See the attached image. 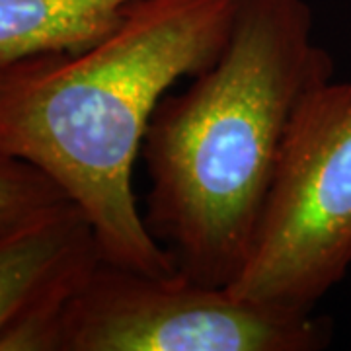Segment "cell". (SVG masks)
Returning a JSON list of instances; mask_svg holds the SVG:
<instances>
[{"mask_svg": "<svg viewBox=\"0 0 351 351\" xmlns=\"http://www.w3.org/2000/svg\"><path fill=\"white\" fill-rule=\"evenodd\" d=\"M133 0H0V63L96 43Z\"/></svg>", "mask_w": 351, "mask_h": 351, "instance_id": "6", "label": "cell"}, {"mask_svg": "<svg viewBox=\"0 0 351 351\" xmlns=\"http://www.w3.org/2000/svg\"><path fill=\"white\" fill-rule=\"evenodd\" d=\"M64 199L57 184L38 168L0 154V228L24 223Z\"/></svg>", "mask_w": 351, "mask_h": 351, "instance_id": "7", "label": "cell"}, {"mask_svg": "<svg viewBox=\"0 0 351 351\" xmlns=\"http://www.w3.org/2000/svg\"><path fill=\"white\" fill-rule=\"evenodd\" d=\"M101 258L84 213L64 199L0 228V338Z\"/></svg>", "mask_w": 351, "mask_h": 351, "instance_id": "5", "label": "cell"}, {"mask_svg": "<svg viewBox=\"0 0 351 351\" xmlns=\"http://www.w3.org/2000/svg\"><path fill=\"white\" fill-rule=\"evenodd\" d=\"M2 64H4V63H0V66H2Z\"/></svg>", "mask_w": 351, "mask_h": 351, "instance_id": "8", "label": "cell"}, {"mask_svg": "<svg viewBox=\"0 0 351 351\" xmlns=\"http://www.w3.org/2000/svg\"><path fill=\"white\" fill-rule=\"evenodd\" d=\"M306 0H239L223 53L152 113L145 225L182 276L228 287L250 254L289 123L334 78Z\"/></svg>", "mask_w": 351, "mask_h": 351, "instance_id": "2", "label": "cell"}, {"mask_svg": "<svg viewBox=\"0 0 351 351\" xmlns=\"http://www.w3.org/2000/svg\"><path fill=\"white\" fill-rule=\"evenodd\" d=\"M351 269V82L311 90L289 123L250 254L228 291L293 313Z\"/></svg>", "mask_w": 351, "mask_h": 351, "instance_id": "3", "label": "cell"}, {"mask_svg": "<svg viewBox=\"0 0 351 351\" xmlns=\"http://www.w3.org/2000/svg\"><path fill=\"white\" fill-rule=\"evenodd\" d=\"M239 0H133L96 43L0 66V154L32 164L84 213L101 260L176 274L133 191L156 106L225 49Z\"/></svg>", "mask_w": 351, "mask_h": 351, "instance_id": "1", "label": "cell"}, {"mask_svg": "<svg viewBox=\"0 0 351 351\" xmlns=\"http://www.w3.org/2000/svg\"><path fill=\"white\" fill-rule=\"evenodd\" d=\"M330 341L332 322L314 313L98 258L64 297L53 351H318Z\"/></svg>", "mask_w": 351, "mask_h": 351, "instance_id": "4", "label": "cell"}]
</instances>
